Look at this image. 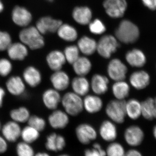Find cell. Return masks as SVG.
<instances>
[{
	"label": "cell",
	"instance_id": "1",
	"mask_svg": "<svg viewBox=\"0 0 156 156\" xmlns=\"http://www.w3.org/2000/svg\"><path fill=\"white\" fill-rule=\"evenodd\" d=\"M19 38L20 42L31 50L41 49L45 45L43 34L36 27L27 26L24 27L20 32Z\"/></svg>",
	"mask_w": 156,
	"mask_h": 156
},
{
	"label": "cell",
	"instance_id": "2",
	"mask_svg": "<svg viewBox=\"0 0 156 156\" xmlns=\"http://www.w3.org/2000/svg\"><path fill=\"white\" fill-rule=\"evenodd\" d=\"M115 36L119 41L126 44H133L139 38L140 30L136 24L128 20H124L116 30Z\"/></svg>",
	"mask_w": 156,
	"mask_h": 156
},
{
	"label": "cell",
	"instance_id": "3",
	"mask_svg": "<svg viewBox=\"0 0 156 156\" xmlns=\"http://www.w3.org/2000/svg\"><path fill=\"white\" fill-rule=\"evenodd\" d=\"M82 97L73 92H66L62 97V105L69 115L77 116L83 111V102Z\"/></svg>",
	"mask_w": 156,
	"mask_h": 156
},
{
	"label": "cell",
	"instance_id": "4",
	"mask_svg": "<svg viewBox=\"0 0 156 156\" xmlns=\"http://www.w3.org/2000/svg\"><path fill=\"white\" fill-rule=\"evenodd\" d=\"M106 115L109 120L116 124H122L125 122L127 115L126 101L113 99L107 104L105 109Z\"/></svg>",
	"mask_w": 156,
	"mask_h": 156
},
{
	"label": "cell",
	"instance_id": "5",
	"mask_svg": "<svg viewBox=\"0 0 156 156\" xmlns=\"http://www.w3.org/2000/svg\"><path fill=\"white\" fill-rule=\"evenodd\" d=\"M119 46L118 40L111 35L101 37L97 43V52L102 58L108 59L116 52Z\"/></svg>",
	"mask_w": 156,
	"mask_h": 156
},
{
	"label": "cell",
	"instance_id": "6",
	"mask_svg": "<svg viewBox=\"0 0 156 156\" xmlns=\"http://www.w3.org/2000/svg\"><path fill=\"white\" fill-rule=\"evenodd\" d=\"M127 73V66L119 58H113L109 62L107 66V73L109 79L115 82L125 80Z\"/></svg>",
	"mask_w": 156,
	"mask_h": 156
},
{
	"label": "cell",
	"instance_id": "7",
	"mask_svg": "<svg viewBox=\"0 0 156 156\" xmlns=\"http://www.w3.org/2000/svg\"><path fill=\"white\" fill-rule=\"evenodd\" d=\"M103 5L107 14L113 18L122 17L128 7L126 0H105Z\"/></svg>",
	"mask_w": 156,
	"mask_h": 156
},
{
	"label": "cell",
	"instance_id": "8",
	"mask_svg": "<svg viewBox=\"0 0 156 156\" xmlns=\"http://www.w3.org/2000/svg\"><path fill=\"white\" fill-rule=\"evenodd\" d=\"M76 136L79 141L83 144H89L97 138V131L90 124L82 123L76 128Z\"/></svg>",
	"mask_w": 156,
	"mask_h": 156
},
{
	"label": "cell",
	"instance_id": "9",
	"mask_svg": "<svg viewBox=\"0 0 156 156\" xmlns=\"http://www.w3.org/2000/svg\"><path fill=\"white\" fill-rule=\"evenodd\" d=\"M26 84L22 77L19 76H11L5 83L6 90L13 96L19 97L25 94Z\"/></svg>",
	"mask_w": 156,
	"mask_h": 156
},
{
	"label": "cell",
	"instance_id": "10",
	"mask_svg": "<svg viewBox=\"0 0 156 156\" xmlns=\"http://www.w3.org/2000/svg\"><path fill=\"white\" fill-rule=\"evenodd\" d=\"M21 130L20 124L11 120L2 126L1 132L8 142L14 143L20 137Z\"/></svg>",
	"mask_w": 156,
	"mask_h": 156
},
{
	"label": "cell",
	"instance_id": "11",
	"mask_svg": "<svg viewBox=\"0 0 156 156\" xmlns=\"http://www.w3.org/2000/svg\"><path fill=\"white\" fill-rule=\"evenodd\" d=\"M11 18L16 25L23 27L28 26L32 20L30 12L24 7L19 6H16L13 9Z\"/></svg>",
	"mask_w": 156,
	"mask_h": 156
},
{
	"label": "cell",
	"instance_id": "12",
	"mask_svg": "<svg viewBox=\"0 0 156 156\" xmlns=\"http://www.w3.org/2000/svg\"><path fill=\"white\" fill-rule=\"evenodd\" d=\"M90 83V88L95 95L100 96L104 95L108 91L109 80L106 76L95 74L92 76Z\"/></svg>",
	"mask_w": 156,
	"mask_h": 156
},
{
	"label": "cell",
	"instance_id": "13",
	"mask_svg": "<svg viewBox=\"0 0 156 156\" xmlns=\"http://www.w3.org/2000/svg\"><path fill=\"white\" fill-rule=\"evenodd\" d=\"M50 81L53 89L58 92L64 91L67 89L71 83L68 74L62 69L53 72L50 76Z\"/></svg>",
	"mask_w": 156,
	"mask_h": 156
},
{
	"label": "cell",
	"instance_id": "14",
	"mask_svg": "<svg viewBox=\"0 0 156 156\" xmlns=\"http://www.w3.org/2000/svg\"><path fill=\"white\" fill-rule=\"evenodd\" d=\"M22 77L26 85L31 88L37 87L42 81L41 73L38 69L33 66H29L24 69Z\"/></svg>",
	"mask_w": 156,
	"mask_h": 156
},
{
	"label": "cell",
	"instance_id": "15",
	"mask_svg": "<svg viewBox=\"0 0 156 156\" xmlns=\"http://www.w3.org/2000/svg\"><path fill=\"white\" fill-rule=\"evenodd\" d=\"M48 122L53 129H64L69 123V115L64 111L56 109L49 116Z\"/></svg>",
	"mask_w": 156,
	"mask_h": 156
},
{
	"label": "cell",
	"instance_id": "16",
	"mask_svg": "<svg viewBox=\"0 0 156 156\" xmlns=\"http://www.w3.org/2000/svg\"><path fill=\"white\" fill-rule=\"evenodd\" d=\"M62 23L61 20L47 16L40 18L37 21L36 27L43 35L48 32H56Z\"/></svg>",
	"mask_w": 156,
	"mask_h": 156
},
{
	"label": "cell",
	"instance_id": "17",
	"mask_svg": "<svg viewBox=\"0 0 156 156\" xmlns=\"http://www.w3.org/2000/svg\"><path fill=\"white\" fill-rule=\"evenodd\" d=\"M144 136L142 129L136 126H129L124 133V137L126 143L132 147L140 145L143 140Z\"/></svg>",
	"mask_w": 156,
	"mask_h": 156
},
{
	"label": "cell",
	"instance_id": "18",
	"mask_svg": "<svg viewBox=\"0 0 156 156\" xmlns=\"http://www.w3.org/2000/svg\"><path fill=\"white\" fill-rule=\"evenodd\" d=\"M59 92L53 88H50L44 91L42 99L46 108L53 111L57 108L58 105L61 103L62 99Z\"/></svg>",
	"mask_w": 156,
	"mask_h": 156
},
{
	"label": "cell",
	"instance_id": "19",
	"mask_svg": "<svg viewBox=\"0 0 156 156\" xmlns=\"http://www.w3.org/2000/svg\"><path fill=\"white\" fill-rule=\"evenodd\" d=\"M9 58L13 61H21L28 55V48L22 42L11 44L7 50Z\"/></svg>",
	"mask_w": 156,
	"mask_h": 156
},
{
	"label": "cell",
	"instance_id": "20",
	"mask_svg": "<svg viewBox=\"0 0 156 156\" xmlns=\"http://www.w3.org/2000/svg\"><path fill=\"white\" fill-rule=\"evenodd\" d=\"M46 59L48 67L53 72L62 69L66 62L63 52L58 50L51 51L47 55Z\"/></svg>",
	"mask_w": 156,
	"mask_h": 156
},
{
	"label": "cell",
	"instance_id": "21",
	"mask_svg": "<svg viewBox=\"0 0 156 156\" xmlns=\"http://www.w3.org/2000/svg\"><path fill=\"white\" fill-rule=\"evenodd\" d=\"M84 109L88 113L93 114L101 111L103 107V101L99 95L89 94L83 98Z\"/></svg>",
	"mask_w": 156,
	"mask_h": 156
},
{
	"label": "cell",
	"instance_id": "22",
	"mask_svg": "<svg viewBox=\"0 0 156 156\" xmlns=\"http://www.w3.org/2000/svg\"><path fill=\"white\" fill-rule=\"evenodd\" d=\"M99 133L101 138L108 142H112L116 139L118 131L115 123L110 120L103 121L101 124Z\"/></svg>",
	"mask_w": 156,
	"mask_h": 156
},
{
	"label": "cell",
	"instance_id": "23",
	"mask_svg": "<svg viewBox=\"0 0 156 156\" xmlns=\"http://www.w3.org/2000/svg\"><path fill=\"white\" fill-rule=\"evenodd\" d=\"M70 85L73 92L81 97L88 95L91 89L90 81L86 76H77L71 81Z\"/></svg>",
	"mask_w": 156,
	"mask_h": 156
},
{
	"label": "cell",
	"instance_id": "24",
	"mask_svg": "<svg viewBox=\"0 0 156 156\" xmlns=\"http://www.w3.org/2000/svg\"><path fill=\"white\" fill-rule=\"evenodd\" d=\"M129 82L135 89L141 90L148 86L150 82V77L148 73L144 71H137L130 75Z\"/></svg>",
	"mask_w": 156,
	"mask_h": 156
},
{
	"label": "cell",
	"instance_id": "25",
	"mask_svg": "<svg viewBox=\"0 0 156 156\" xmlns=\"http://www.w3.org/2000/svg\"><path fill=\"white\" fill-rule=\"evenodd\" d=\"M125 57L127 62L132 67H142L146 63L145 54L139 49L129 50L126 53Z\"/></svg>",
	"mask_w": 156,
	"mask_h": 156
},
{
	"label": "cell",
	"instance_id": "26",
	"mask_svg": "<svg viewBox=\"0 0 156 156\" xmlns=\"http://www.w3.org/2000/svg\"><path fill=\"white\" fill-rule=\"evenodd\" d=\"M72 65L75 73L82 76H86L89 74L92 67V62L86 56H80Z\"/></svg>",
	"mask_w": 156,
	"mask_h": 156
},
{
	"label": "cell",
	"instance_id": "27",
	"mask_svg": "<svg viewBox=\"0 0 156 156\" xmlns=\"http://www.w3.org/2000/svg\"><path fill=\"white\" fill-rule=\"evenodd\" d=\"M66 144V141L64 136L53 133L47 136L45 147L48 151L57 152L62 150Z\"/></svg>",
	"mask_w": 156,
	"mask_h": 156
},
{
	"label": "cell",
	"instance_id": "28",
	"mask_svg": "<svg viewBox=\"0 0 156 156\" xmlns=\"http://www.w3.org/2000/svg\"><path fill=\"white\" fill-rule=\"evenodd\" d=\"M77 47L85 56H91L97 51V43L92 38L84 36L78 41Z\"/></svg>",
	"mask_w": 156,
	"mask_h": 156
},
{
	"label": "cell",
	"instance_id": "29",
	"mask_svg": "<svg viewBox=\"0 0 156 156\" xmlns=\"http://www.w3.org/2000/svg\"><path fill=\"white\" fill-rule=\"evenodd\" d=\"M74 20L79 24L85 25L89 24L92 18V12L87 7H77L73 12Z\"/></svg>",
	"mask_w": 156,
	"mask_h": 156
},
{
	"label": "cell",
	"instance_id": "30",
	"mask_svg": "<svg viewBox=\"0 0 156 156\" xmlns=\"http://www.w3.org/2000/svg\"><path fill=\"white\" fill-rule=\"evenodd\" d=\"M130 91L129 85L125 80L116 81L112 85V93L118 100H125L129 95Z\"/></svg>",
	"mask_w": 156,
	"mask_h": 156
},
{
	"label": "cell",
	"instance_id": "31",
	"mask_svg": "<svg viewBox=\"0 0 156 156\" xmlns=\"http://www.w3.org/2000/svg\"><path fill=\"white\" fill-rule=\"evenodd\" d=\"M141 104V115L144 119L152 120L156 119V97L148 98Z\"/></svg>",
	"mask_w": 156,
	"mask_h": 156
},
{
	"label": "cell",
	"instance_id": "32",
	"mask_svg": "<svg viewBox=\"0 0 156 156\" xmlns=\"http://www.w3.org/2000/svg\"><path fill=\"white\" fill-rule=\"evenodd\" d=\"M9 116L11 120L20 124L27 123L31 115L28 108L20 106L10 111Z\"/></svg>",
	"mask_w": 156,
	"mask_h": 156
},
{
	"label": "cell",
	"instance_id": "33",
	"mask_svg": "<svg viewBox=\"0 0 156 156\" xmlns=\"http://www.w3.org/2000/svg\"><path fill=\"white\" fill-rule=\"evenodd\" d=\"M57 32L59 37L66 41H74L77 38V30L74 27L68 24L62 23Z\"/></svg>",
	"mask_w": 156,
	"mask_h": 156
},
{
	"label": "cell",
	"instance_id": "34",
	"mask_svg": "<svg viewBox=\"0 0 156 156\" xmlns=\"http://www.w3.org/2000/svg\"><path fill=\"white\" fill-rule=\"evenodd\" d=\"M126 115L132 120H136L141 115V104L134 98L126 101Z\"/></svg>",
	"mask_w": 156,
	"mask_h": 156
},
{
	"label": "cell",
	"instance_id": "35",
	"mask_svg": "<svg viewBox=\"0 0 156 156\" xmlns=\"http://www.w3.org/2000/svg\"><path fill=\"white\" fill-rule=\"evenodd\" d=\"M40 136V131L28 125L22 128L20 138L23 141L31 144L37 140Z\"/></svg>",
	"mask_w": 156,
	"mask_h": 156
},
{
	"label": "cell",
	"instance_id": "36",
	"mask_svg": "<svg viewBox=\"0 0 156 156\" xmlns=\"http://www.w3.org/2000/svg\"><path fill=\"white\" fill-rule=\"evenodd\" d=\"M80 52L77 46L70 45L66 47L63 53L66 62L72 65L80 57Z\"/></svg>",
	"mask_w": 156,
	"mask_h": 156
},
{
	"label": "cell",
	"instance_id": "37",
	"mask_svg": "<svg viewBox=\"0 0 156 156\" xmlns=\"http://www.w3.org/2000/svg\"><path fill=\"white\" fill-rule=\"evenodd\" d=\"M27 123L29 126L40 132L44 131L47 126V123L44 119L37 115H31Z\"/></svg>",
	"mask_w": 156,
	"mask_h": 156
},
{
	"label": "cell",
	"instance_id": "38",
	"mask_svg": "<svg viewBox=\"0 0 156 156\" xmlns=\"http://www.w3.org/2000/svg\"><path fill=\"white\" fill-rule=\"evenodd\" d=\"M16 151L17 156H34L35 154L30 144L23 141L17 144Z\"/></svg>",
	"mask_w": 156,
	"mask_h": 156
},
{
	"label": "cell",
	"instance_id": "39",
	"mask_svg": "<svg viewBox=\"0 0 156 156\" xmlns=\"http://www.w3.org/2000/svg\"><path fill=\"white\" fill-rule=\"evenodd\" d=\"M106 155L108 156H125V149L123 146L118 142H113L107 148Z\"/></svg>",
	"mask_w": 156,
	"mask_h": 156
},
{
	"label": "cell",
	"instance_id": "40",
	"mask_svg": "<svg viewBox=\"0 0 156 156\" xmlns=\"http://www.w3.org/2000/svg\"><path fill=\"white\" fill-rule=\"evenodd\" d=\"M11 59L6 58H0V76L7 77L13 70V66Z\"/></svg>",
	"mask_w": 156,
	"mask_h": 156
},
{
	"label": "cell",
	"instance_id": "41",
	"mask_svg": "<svg viewBox=\"0 0 156 156\" xmlns=\"http://www.w3.org/2000/svg\"><path fill=\"white\" fill-rule=\"evenodd\" d=\"M89 29L92 34L96 35H101L106 30L105 25L100 20L96 19L89 23Z\"/></svg>",
	"mask_w": 156,
	"mask_h": 156
},
{
	"label": "cell",
	"instance_id": "42",
	"mask_svg": "<svg viewBox=\"0 0 156 156\" xmlns=\"http://www.w3.org/2000/svg\"><path fill=\"white\" fill-rule=\"evenodd\" d=\"M12 43L10 34L7 32L0 31V51H7Z\"/></svg>",
	"mask_w": 156,
	"mask_h": 156
},
{
	"label": "cell",
	"instance_id": "43",
	"mask_svg": "<svg viewBox=\"0 0 156 156\" xmlns=\"http://www.w3.org/2000/svg\"><path fill=\"white\" fill-rule=\"evenodd\" d=\"M106 153L98 143L93 144L92 149H88L85 151V156H106Z\"/></svg>",
	"mask_w": 156,
	"mask_h": 156
},
{
	"label": "cell",
	"instance_id": "44",
	"mask_svg": "<svg viewBox=\"0 0 156 156\" xmlns=\"http://www.w3.org/2000/svg\"><path fill=\"white\" fill-rule=\"evenodd\" d=\"M8 142L2 135H0V154L5 153L8 150Z\"/></svg>",
	"mask_w": 156,
	"mask_h": 156
},
{
	"label": "cell",
	"instance_id": "45",
	"mask_svg": "<svg viewBox=\"0 0 156 156\" xmlns=\"http://www.w3.org/2000/svg\"><path fill=\"white\" fill-rule=\"evenodd\" d=\"M143 4L150 10H156V0H141Z\"/></svg>",
	"mask_w": 156,
	"mask_h": 156
},
{
	"label": "cell",
	"instance_id": "46",
	"mask_svg": "<svg viewBox=\"0 0 156 156\" xmlns=\"http://www.w3.org/2000/svg\"><path fill=\"white\" fill-rule=\"evenodd\" d=\"M125 156H143L140 152L136 150L131 149L126 153Z\"/></svg>",
	"mask_w": 156,
	"mask_h": 156
},
{
	"label": "cell",
	"instance_id": "47",
	"mask_svg": "<svg viewBox=\"0 0 156 156\" xmlns=\"http://www.w3.org/2000/svg\"><path fill=\"white\" fill-rule=\"evenodd\" d=\"M5 95V90L3 87H0V108L2 107L3 106Z\"/></svg>",
	"mask_w": 156,
	"mask_h": 156
},
{
	"label": "cell",
	"instance_id": "48",
	"mask_svg": "<svg viewBox=\"0 0 156 156\" xmlns=\"http://www.w3.org/2000/svg\"><path fill=\"white\" fill-rule=\"evenodd\" d=\"M34 156H50V155L46 153L39 152L35 154Z\"/></svg>",
	"mask_w": 156,
	"mask_h": 156
},
{
	"label": "cell",
	"instance_id": "49",
	"mask_svg": "<svg viewBox=\"0 0 156 156\" xmlns=\"http://www.w3.org/2000/svg\"><path fill=\"white\" fill-rule=\"evenodd\" d=\"M4 9V4L1 0H0V13H2Z\"/></svg>",
	"mask_w": 156,
	"mask_h": 156
},
{
	"label": "cell",
	"instance_id": "50",
	"mask_svg": "<svg viewBox=\"0 0 156 156\" xmlns=\"http://www.w3.org/2000/svg\"><path fill=\"white\" fill-rule=\"evenodd\" d=\"M153 133L154 137L156 139V126H155L153 128Z\"/></svg>",
	"mask_w": 156,
	"mask_h": 156
},
{
	"label": "cell",
	"instance_id": "51",
	"mask_svg": "<svg viewBox=\"0 0 156 156\" xmlns=\"http://www.w3.org/2000/svg\"><path fill=\"white\" fill-rule=\"evenodd\" d=\"M2 123H1V121H0V132H1V129H2Z\"/></svg>",
	"mask_w": 156,
	"mask_h": 156
},
{
	"label": "cell",
	"instance_id": "52",
	"mask_svg": "<svg viewBox=\"0 0 156 156\" xmlns=\"http://www.w3.org/2000/svg\"><path fill=\"white\" fill-rule=\"evenodd\" d=\"M58 156H69L68 155H67V154H62V155H59Z\"/></svg>",
	"mask_w": 156,
	"mask_h": 156
},
{
	"label": "cell",
	"instance_id": "53",
	"mask_svg": "<svg viewBox=\"0 0 156 156\" xmlns=\"http://www.w3.org/2000/svg\"><path fill=\"white\" fill-rule=\"evenodd\" d=\"M46 1H48L49 2H53V0H46Z\"/></svg>",
	"mask_w": 156,
	"mask_h": 156
}]
</instances>
